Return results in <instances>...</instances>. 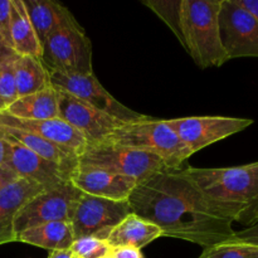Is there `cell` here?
<instances>
[{"label":"cell","instance_id":"83f0119b","mask_svg":"<svg viewBox=\"0 0 258 258\" xmlns=\"http://www.w3.org/2000/svg\"><path fill=\"white\" fill-rule=\"evenodd\" d=\"M10 23H12V0H0V34L12 47Z\"/></svg>","mask_w":258,"mask_h":258},{"label":"cell","instance_id":"44dd1931","mask_svg":"<svg viewBox=\"0 0 258 258\" xmlns=\"http://www.w3.org/2000/svg\"><path fill=\"white\" fill-rule=\"evenodd\" d=\"M10 37L13 49L18 55H30L42 59V44L30 23L23 0H12Z\"/></svg>","mask_w":258,"mask_h":258},{"label":"cell","instance_id":"30bf717a","mask_svg":"<svg viewBox=\"0 0 258 258\" xmlns=\"http://www.w3.org/2000/svg\"><path fill=\"white\" fill-rule=\"evenodd\" d=\"M50 86L55 90L64 91L75 96L78 100L97 108L101 112L110 115L122 122H134L146 118L148 116L139 113L116 100L95 77L91 75H64V73H49Z\"/></svg>","mask_w":258,"mask_h":258},{"label":"cell","instance_id":"e0dca14e","mask_svg":"<svg viewBox=\"0 0 258 258\" xmlns=\"http://www.w3.org/2000/svg\"><path fill=\"white\" fill-rule=\"evenodd\" d=\"M27 9L28 17L32 23L34 32L40 44L59 28L76 22L72 13L53 0H23Z\"/></svg>","mask_w":258,"mask_h":258},{"label":"cell","instance_id":"e575fe53","mask_svg":"<svg viewBox=\"0 0 258 258\" xmlns=\"http://www.w3.org/2000/svg\"><path fill=\"white\" fill-rule=\"evenodd\" d=\"M48 258H73L71 249H62V251H52Z\"/></svg>","mask_w":258,"mask_h":258},{"label":"cell","instance_id":"277c9868","mask_svg":"<svg viewBox=\"0 0 258 258\" xmlns=\"http://www.w3.org/2000/svg\"><path fill=\"white\" fill-rule=\"evenodd\" d=\"M102 143L153 154L160 158L168 169H180L181 164L190 158L189 151L166 120H156L150 116L120 126Z\"/></svg>","mask_w":258,"mask_h":258},{"label":"cell","instance_id":"d590c367","mask_svg":"<svg viewBox=\"0 0 258 258\" xmlns=\"http://www.w3.org/2000/svg\"><path fill=\"white\" fill-rule=\"evenodd\" d=\"M103 258H112V257H111L110 254H108V256H106V257H103Z\"/></svg>","mask_w":258,"mask_h":258},{"label":"cell","instance_id":"4316f807","mask_svg":"<svg viewBox=\"0 0 258 258\" xmlns=\"http://www.w3.org/2000/svg\"><path fill=\"white\" fill-rule=\"evenodd\" d=\"M13 64L14 62L0 66V112H5L19 97Z\"/></svg>","mask_w":258,"mask_h":258},{"label":"cell","instance_id":"ba28073f","mask_svg":"<svg viewBox=\"0 0 258 258\" xmlns=\"http://www.w3.org/2000/svg\"><path fill=\"white\" fill-rule=\"evenodd\" d=\"M130 213L128 201H111L82 193L70 222L75 239L96 237L106 241L111 231Z\"/></svg>","mask_w":258,"mask_h":258},{"label":"cell","instance_id":"8fae6325","mask_svg":"<svg viewBox=\"0 0 258 258\" xmlns=\"http://www.w3.org/2000/svg\"><path fill=\"white\" fill-rule=\"evenodd\" d=\"M219 33L228 59L258 58V22L234 0H221Z\"/></svg>","mask_w":258,"mask_h":258},{"label":"cell","instance_id":"9c48e42d","mask_svg":"<svg viewBox=\"0 0 258 258\" xmlns=\"http://www.w3.org/2000/svg\"><path fill=\"white\" fill-rule=\"evenodd\" d=\"M190 156L207 146L246 130L253 123L251 118L226 116H191L166 120Z\"/></svg>","mask_w":258,"mask_h":258},{"label":"cell","instance_id":"ac0fdd59","mask_svg":"<svg viewBox=\"0 0 258 258\" xmlns=\"http://www.w3.org/2000/svg\"><path fill=\"white\" fill-rule=\"evenodd\" d=\"M159 237H163V233L158 226L136 214L130 213L111 231L106 242L110 244L111 248L134 247L141 249Z\"/></svg>","mask_w":258,"mask_h":258},{"label":"cell","instance_id":"836d02e7","mask_svg":"<svg viewBox=\"0 0 258 258\" xmlns=\"http://www.w3.org/2000/svg\"><path fill=\"white\" fill-rule=\"evenodd\" d=\"M8 141L4 134L0 130V168H5V159H7Z\"/></svg>","mask_w":258,"mask_h":258},{"label":"cell","instance_id":"6da1fadb","mask_svg":"<svg viewBox=\"0 0 258 258\" xmlns=\"http://www.w3.org/2000/svg\"><path fill=\"white\" fill-rule=\"evenodd\" d=\"M128 204L131 213L158 226L164 237L208 248L236 236L233 223L209 206L183 169H164L139 181Z\"/></svg>","mask_w":258,"mask_h":258},{"label":"cell","instance_id":"ffe728a7","mask_svg":"<svg viewBox=\"0 0 258 258\" xmlns=\"http://www.w3.org/2000/svg\"><path fill=\"white\" fill-rule=\"evenodd\" d=\"M15 242L30 244L48 251L70 249L75 242L70 222H52L25 229L15 236Z\"/></svg>","mask_w":258,"mask_h":258},{"label":"cell","instance_id":"3957f363","mask_svg":"<svg viewBox=\"0 0 258 258\" xmlns=\"http://www.w3.org/2000/svg\"><path fill=\"white\" fill-rule=\"evenodd\" d=\"M221 0H183L181 30L184 49L198 67H221L228 62L219 33Z\"/></svg>","mask_w":258,"mask_h":258},{"label":"cell","instance_id":"2e32d148","mask_svg":"<svg viewBox=\"0 0 258 258\" xmlns=\"http://www.w3.org/2000/svg\"><path fill=\"white\" fill-rule=\"evenodd\" d=\"M42 190L44 188L19 178L0 189V246L15 242V216L32 197Z\"/></svg>","mask_w":258,"mask_h":258},{"label":"cell","instance_id":"f1b7e54d","mask_svg":"<svg viewBox=\"0 0 258 258\" xmlns=\"http://www.w3.org/2000/svg\"><path fill=\"white\" fill-rule=\"evenodd\" d=\"M234 239L258 246V223L252 227H248V228L242 229L239 232H236Z\"/></svg>","mask_w":258,"mask_h":258},{"label":"cell","instance_id":"8d00e7d4","mask_svg":"<svg viewBox=\"0 0 258 258\" xmlns=\"http://www.w3.org/2000/svg\"><path fill=\"white\" fill-rule=\"evenodd\" d=\"M73 258H77V257H75V256H73Z\"/></svg>","mask_w":258,"mask_h":258},{"label":"cell","instance_id":"603a6c76","mask_svg":"<svg viewBox=\"0 0 258 258\" xmlns=\"http://www.w3.org/2000/svg\"><path fill=\"white\" fill-rule=\"evenodd\" d=\"M19 97L50 87L49 72L42 59L30 55H18L13 64Z\"/></svg>","mask_w":258,"mask_h":258},{"label":"cell","instance_id":"d6986e66","mask_svg":"<svg viewBox=\"0 0 258 258\" xmlns=\"http://www.w3.org/2000/svg\"><path fill=\"white\" fill-rule=\"evenodd\" d=\"M0 128L8 136L17 140L18 143L22 144L27 149H29L30 151L39 155L40 158L58 165L66 173L70 174V175H72L73 171L77 169L78 156L75 155V154L59 148V146L54 145V144L49 143V141L44 140V139L39 138V136L34 135V134L28 133V131L18 130V128L12 127H4V126H0Z\"/></svg>","mask_w":258,"mask_h":258},{"label":"cell","instance_id":"d4e9b609","mask_svg":"<svg viewBox=\"0 0 258 258\" xmlns=\"http://www.w3.org/2000/svg\"><path fill=\"white\" fill-rule=\"evenodd\" d=\"M199 258H258V246L233 239L204 248Z\"/></svg>","mask_w":258,"mask_h":258},{"label":"cell","instance_id":"4fadbf2b","mask_svg":"<svg viewBox=\"0 0 258 258\" xmlns=\"http://www.w3.org/2000/svg\"><path fill=\"white\" fill-rule=\"evenodd\" d=\"M4 136L8 141L5 168L9 169L17 178L24 179L44 189H52L70 183L71 175L63 169L40 158L7 134H4Z\"/></svg>","mask_w":258,"mask_h":258},{"label":"cell","instance_id":"9a60e30c","mask_svg":"<svg viewBox=\"0 0 258 258\" xmlns=\"http://www.w3.org/2000/svg\"><path fill=\"white\" fill-rule=\"evenodd\" d=\"M71 183L82 193L111 201H128L138 181L93 166H81L71 175Z\"/></svg>","mask_w":258,"mask_h":258},{"label":"cell","instance_id":"7402d4cb","mask_svg":"<svg viewBox=\"0 0 258 258\" xmlns=\"http://www.w3.org/2000/svg\"><path fill=\"white\" fill-rule=\"evenodd\" d=\"M5 112L22 120H48L58 117L57 91L50 86L39 92L18 97Z\"/></svg>","mask_w":258,"mask_h":258},{"label":"cell","instance_id":"1f68e13d","mask_svg":"<svg viewBox=\"0 0 258 258\" xmlns=\"http://www.w3.org/2000/svg\"><path fill=\"white\" fill-rule=\"evenodd\" d=\"M237 5L248 12L258 22V0H234Z\"/></svg>","mask_w":258,"mask_h":258},{"label":"cell","instance_id":"d6a6232c","mask_svg":"<svg viewBox=\"0 0 258 258\" xmlns=\"http://www.w3.org/2000/svg\"><path fill=\"white\" fill-rule=\"evenodd\" d=\"M15 179H18L9 169L7 168H0V189H3L4 186H7L8 184H10L12 181H14Z\"/></svg>","mask_w":258,"mask_h":258},{"label":"cell","instance_id":"7c38bea8","mask_svg":"<svg viewBox=\"0 0 258 258\" xmlns=\"http://www.w3.org/2000/svg\"><path fill=\"white\" fill-rule=\"evenodd\" d=\"M55 91L58 98V117L82 134L88 144L102 143L116 128L126 123L101 112L64 91Z\"/></svg>","mask_w":258,"mask_h":258},{"label":"cell","instance_id":"f546056e","mask_svg":"<svg viewBox=\"0 0 258 258\" xmlns=\"http://www.w3.org/2000/svg\"><path fill=\"white\" fill-rule=\"evenodd\" d=\"M110 256L112 258H144L141 249L134 247H113L111 248Z\"/></svg>","mask_w":258,"mask_h":258},{"label":"cell","instance_id":"4dcf8cb0","mask_svg":"<svg viewBox=\"0 0 258 258\" xmlns=\"http://www.w3.org/2000/svg\"><path fill=\"white\" fill-rule=\"evenodd\" d=\"M18 54L14 52L12 47L4 40V38L0 34V66L5 63L14 62L17 59Z\"/></svg>","mask_w":258,"mask_h":258},{"label":"cell","instance_id":"5b68a950","mask_svg":"<svg viewBox=\"0 0 258 258\" xmlns=\"http://www.w3.org/2000/svg\"><path fill=\"white\" fill-rule=\"evenodd\" d=\"M42 62L49 73L91 75L92 44L80 23L55 30L42 45Z\"/></svg>","mask_w":258,"mask_h":258},{"label":"cell","instance_id":"484cf974","mask_svg":"<svg viewBox=\"0 0 258 258\" xmlns=\"http://www.w3.org/2000/svg\"><path fill=\"white\" fill-rule=\"evenodd\" d=\"M70 249L77 258H103L111 252L110 244L96 237H81L75 239Z\"/></svg>","mask_w":258,"mask_h":258},{"label":"cell","instance_id":"7a4b0ae2","mask_svg":"<svg viewBox=\"0 0 258 258\" xmlns=\"http://www.w3.org/2000/svg\"><path fill=\"white\" fill-rule=\"evenodd\" d=\"M184 171L217 213L247 228L258 223V161L231 168L189 166Z\"/></svg>","mask_w":258,"mask_h":258},{"label":"cell","instance_id":"8992f818","mask_svg":"<svg viewBox=\"0 0 258 258\" xmlns=\"http://www.w3.org/2000/svg\"><path fill=\"white\" fill-rule=\"evenodd\" d=\"M78 165L105 169L134 179L138 183L168 169L164 161L153 154L111 143L88 144L78 156Z\"/></svg>","mask_w":258,"mask_h":258},{"label":"cell","instance_id":"cb8c5ba5","mask_svg":"<svg viewBox=\"0 0 258 258\" xmlns=\"http://www.w3.org/2000/svg\"><path fill=\"white\" fill-rule=\"evenodd\" d=\"M181 2L183 0H144L143 4L150 8L168 25L176 39L184 45L181 30Z\"/></svg>","mask_w":258,"mask_h":258},{"label":"cell","instance_id":"5bb4252c","mask_svg":"<svg viewBox=\"0 0 258 258\" xmlns=\"http://www.w3.org/2000/svg\"><path fill=\"white\" fill-rule=\"evenodd\" d=\"M0 126L32 133L77 156H80L88 145L82 134L59 117L48 120H22L13 117L7 112H0Z\"/></svg>","mask_w":258,"mask_h":258},{"label":"cell","instance_id":"52a82bcc","mask_svg":"<svg viewBox=\"0 0 258 258\" xmlns=\"http://www.w3.org/2000/svg\"><path fill=\"white\" fill-rule=\"evenodd\" d=\"M82 196L72 183L63 184L52 189H44L29 199L14 219L15 236L25 229L52 223L71 222L73 208Z\"/></svg>","mask_w":258,"mask_h":258}]
</instances>
